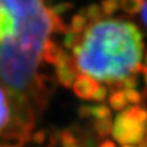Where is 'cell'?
Returning a JSON list of instances; mask_svg holds the SVG:
<instances>
[{
    "instance_id": "8992f818",
    "label": "cell",
    "mask_w": 147,
    "mask_h": 147,
    "mask_svg": "<svg viewBox=\"0 0 147 147\" xmlns=\"http://www.w3.org/2000/svg\"><path fill=\"white\" fill-rule=\"evenodd\" d=\"M78 73L79 72L77 71L74 65H73L72 58H71V60H68L66 63L56 65V74H57L58 81L65 87H71L72 86L76 77L78 76Z\"/></svg>"
},
{
    "instance_id": "7a4b0ae2",
    "label": "cell",
    "mask_w": 147,
    "mask_h": 147,
    "mask_svg": "<svg viewBox=\"0 0 147 147\" xmlns=\"http://www.w3.org/2000/svg\"><path fill=\"white\" fill-rule=\"evenodd\" d=\"M77 71L98 82H119L141 67L142 36L138 27L121 19L93 21L72 48Z\"/></svg>"
},
{
    "instance_id": "277c9868",
    "label": "cell",
    "mask_w": 147,
    "mask_h": 147,
    "mask_svg": "<svg viewBox=\"0 0 147 147\" xmlns=\"http://www.w3.org/2000/svg\"><path fill=\"white\" fill-rule=\"evenodd\" d=\"M14 122V110L11 96L0 82V137H8Z\"/></svg>"
},
{
    "instance_id": "5b68a950",
    "label": "cell",
    "mask_w": 147,
    "mask_h": 147,
    "mask_svg": "<svg viewBox=\"0 0 147 147\" xmlns=\"http://www.w3.org/2000/svg\"><path fill=\"white\" fill-rule=\"evenodd\" d=\"M97 86L98 81L94 80L93 78L86 74H82V73H78L71 87L73 88V92L77 94V96L84 100H92V96Z\"/></svg>"
},
{
    "instance_id": "4fadbf2b",
    "label": "cell",
    "mask_w": 147,
    "mask_h": 147,
    "mask_svg": "<svg viewBox=\"0 0 147 147\" xmlns=\"http://www.w3.org/2000/svg\"><path fill=\"white\" fill-rule=\"evenodd\" d=\"M119 7V1H117V0H103V3L101 4V9L105 15L113 14Z\"/></svg>"
},
{
    "instance_id": "6da1fadb",
    "label": "cell",
    "mask_w": 147,
    "mask_h": 147,
    "mask_svg": "<svg viewBox=\"0 0 147 147\" xmlns=\"http://www.w3.org/2000/svg\"><path fill=\"white\" fill-rule=\"evenodd\" d=\"M63 30L45 0H0V76L23 82L40 79L45 49Z\"/></svg>"
},
{
    "instance_id": "8fae6325",
    "label": "cell",
    "mask_w": 147,
    "mask_h": 147,
    "mask_svg": "<svg viewBox=\"0 0 147 147\" xmlns=\"http://www.w3.org/2000/svg\"><path fill=\"white\" fill-rule=\"evenodd\" d=\"M92 116L96 119H105L111 117V111L110 108L105 104H97L95 107H92Z\"/></svg>"
},
{
    "instance_id": "44dd1931",
    "label": "cell",
    "mask_w": 147,
    "mask_h": 147,
    "mask_svg": "<svg viewBox=\"0 0 147 147\" xmlns=\"http://www.w3.org/2000/svg\"><path fill=\"white\" fill-rule=\"evenodd\" d=\"M144 57V66H147V51H146V53H145V56H142Z\"/></svg>"
},
{
    "instance_id": "d6986e66",
    "label": "cell",
    "mask_w": 147,
    "mask_h": 147,
    "mask_svg": "<svg viewBox=\"0 0 147 147\" xmlns=\"http://www.w3.org/2000/svg\"><path fill=\"white\" fill-rule=\"evenodd\" d=\"M139 71L142 72V74H144V80H145V82H146V85H147V66L141 65V67H140Z\"/></svg>"
},
{
    "instance_id": "7c38bea8",
    "label": "cell",
    "mask_w": 147,
    "mask_h": 147,
    "mask_svg": "<svg viewBox=\"0 0 147 147\" xmlns=\"http://www.w3.org/2000/svg\"><path fill=\"white\" fill-rule=\"evenodd\" d=\"M85 11L86 12H82L81 14H84L88 21H97V20L102 19L103 12L101 9V6H98V5H90V6L86 7Z\"/></svg>"
},
{
    "instance_id": "9a60e30c",
    "label": "cell",
    "mask_w": 147,
    "mask_h": 147,
    "mask_svg": "<svg viewBox=\"0 0 147 147\" xmlns=\"http://www.w3.org/2000/svg\"><path fill=\"white\" fill-rule=\"evenodd\" d=\"M107 97H108V90H107L105 86L98 85L97 88L95 89L93 96H92V100H93V101H96V102H102V101H104Z\"/></svg>"
},
{
    "instance_id": "2e32d148",
    "label": "cell",
    "mask_w": 147,
    "mask_h": 147,
    "mask_svg": "<svg viewBox=\"0 0 147 147\" xmlns=\"http://www.w3.org/2000/svg\"><path fill=\"white\" fill-rule=\"evenodd\" d=\"M60 142H61L63 147H71V146H73V145H76L77 140H76L74 136H73L72 133L65 132V133H63L61 137H60Z\"/></svg>"
},
{
    "instance_id": "ffe728a7",
    "label": "cell",
    "mask_w": 147,
    "mask_h": 147,
    "mask_svg": "<svg viewBox=\"0 0 147 147\" xmlns=\"http://www.w3.org/2000/svg\"><path fill=\"white\" fill-rule=\"evenodd\" d=\"M100 147H116L113 141H104Z\"/></svg>"
},
{
    "instance_id": "5bb4252c",
    "label": "cell",
    "mask_w": 147,
    "mask_h": 147,
    "mask_svg": "<svg viewBox=\"0 0 147 147\" xmlns=\"http://www.w3.org/2000/svg\"><path fill=\"white\" fill-rule=\"evenodd\" d=\"M125 93V96L127 98L129 104H140L141 102V95L138 90H136V88H131V89H123Z\"/></svg>"
},
{
    "instance_id": "52a82bcc",
    "label": "cell",
    "mask_w": 147,
    "mask_h": 147,
    "mask_svg": "<svg viewBox=\"0 0 147 147\" xmlns=\"http://www.w3.org/2000/svg\"><path fill=\"white\" fill-rule=\"evenodd\" d=\"M109 104L111 107V109L116 110V111H122L125 108H127L129 102L127 98L125 96V93L123 89L116 90L115 93H113L109 97Z\"/></svg>"
},
{
    "instance_id": "30bf717a",
    "label": "cell",
    "mask_w": 147,
    "mask_h": 147,
    "mask_svg": "<svg viewBox=\"0 0 147 147\" xmlns=\"http://www.w3.org/2000/svg\"><path fill=\"white\" fill-rule=\"evenodd\" d=\"M95 130L96 132L98 133V136L103 137V136H107V134H110L111 133V130H113V122L110 118H105V119H96V123H95Z\"/></svg>"
},
{
    "instance_id": "9c48e42d",
    "label": "cell",
    "mask_w": 147,
    "mask_h": 147,
    "mask_svg": "<svg viewBox=\"0 0 147 147\" xmlns=\"http://www.w3.org/2000/svg\"><path fill=\"white\" fill-rule=\"evenodd\" d=\"M145 0H121L119 6L127 13L134 14L141 11Z\"/></svg>"
},
{
    "instance_id": "ac0fdd59",
    "label": "cell",
    "mask_w": 147,
    "mask_h": 147,
    "mask_svg": "<svg viewBox=\"0 0 147 147\" xmlns=\"http://www.w3.org/2000/svg\"><path fill=\"white\" fill-rule=\"evenodd\" d=\"M141 16H142V20H144V23L145 26L147 27V0L144 1V5H142V8H141Z\"/></svg>"
},
{
    "instance_id": "ba28073f",
    "label": "cell",
    "mask_w": 147,
    "mask_h": 147,
    "mask_svg": "<svg viewBox=\"0 0 147 147\" xmlns=\"http://www.w3.org/2000/svg\"><path fill=\"white\" fill-rule=\"evenodd\" d=\"M88 24H89V22H88L87 18L84 14L79 13V14H77V15H74V16L72 18L68 30L76 32V34H81L87 28Z\"/></svg>"
},
{
    "instance_id": "603a6c76",
    "label": "cell",
    "mask_w": 147,
    "mask_h": 147,
    "mask_svg": "<svg viewBox=\"0 0 147 147\" xmlns=\"http://www.w3.org/2000/svg\"><path fill=\"white\" fill-rule=\"evenodd\" d=\"M71 147H79V146H77V145H73V146H71Z\"/></svg>"
},
{
    "instance_id": "7402d4cb",
    "label": "cell",
    "mask_w": 147,
    "mask_h": 147,
    "mask_svg": "<svg viewBox=\"0 0 147 147\" xmlns=\"http://www.w3.org/2000/svg\"><path fill=\"white\" fill-rule=\"evenodd\" d=\"M122 147H137L136 145H123Z\"/></svg>"
},
{
    "instance_id": "3957f363",
    "label": "cell",
    "mask_w": 147,
    "mask_h": 147,
    "mask_svg": "<svg viewBox=\"0 0 147 147\" xmlns=\"http://www.w3.org/2000/svg\"><path fill=\"white\" fill-rule=\"evenodd\" d=\"M146 125L122 110L113 123L111 134L121 145H138L146 134Z\"/></svg>"
},
{
    "instance_id": "e0dca14e",
    "label": "cell",
    "mask_w": 147,
    "mask_h": 147,
    "mask_svg": "<svg viewBox=\"0 0 147 147\" xmlns=\"http://www.w3.org/2000/svg\"><path fill=\"white\" fill-rule=\"evenodd\" d=\"M79 114L81 117L92 116V107H81L79 110Z\"/></svg>"
}]
</instances>
